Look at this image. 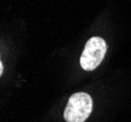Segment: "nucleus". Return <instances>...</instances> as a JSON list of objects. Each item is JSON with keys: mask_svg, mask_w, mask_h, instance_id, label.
<instances>
[{"mask_svg": "<svg viewBox=\"0 0 131 122\" xmlns=\"http://www.w3.org/2000/svg\"><path fill=\"white\" fill-rule=\"evenodd\" d=\"M93 102L91 97L84 92L71 96L64 111L67 122H84L92 112Z\"/></svg>", "mask_w": 131, "mask_h": 122, "instance_id": "f257e3e1", "label": "nucleus"}, {"mask_svg": "<svg viewBox=\"0 0 131 122\" xmlns=\"http://www.w3.org/2000/svg\"><path fill=\"white\" fill-rule=\"evenodd\" d=\"M107 53V44L101 37H92L88 40L80 57V66L84 70H94L102 63Z\"/></svg>", "mask_w": 131, "mask_h": 122, "instance_id": "f03ea898", "label": "nucleus"}, {"mask_svg": "<svg viewBox=\"0 0 131 122\" xmlns=\"http://www.w3.org/2000/svg\"><path fill=\"white\" fill-rule=\"evenodd\" d=\"M3 70H4V67H3V64H2V62H1V63H0V74L3 73Z\"/></svg>", "mask_w": 131, "mask_h": 122, "instance_id": "7ed1b4c3", "label": "nucleus"}]
</instances>
